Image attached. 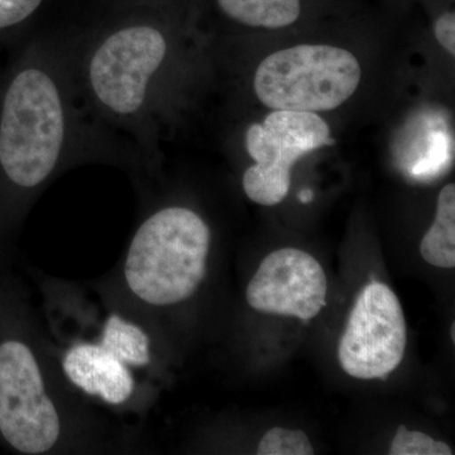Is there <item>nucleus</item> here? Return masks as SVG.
I'll return each mask as SVG.
<instances>
[{"mask_svg": "<svg viewBox=\"0 0 455 455\" xmlns=\"http://www.w3.org/2000/svg\"><path fill=\"white\" fill-rule=\"evenodd\" d=\"M88 116L66 44L32 42L0 80V181L31 194L77 155L103 145Z\"/></svg>", "mask_w": 455, "mask_h": 455, "instance_id": "obj_1", "label": "nucleus"}, {"mask_svg": "<svg viewBox=\"0 0 455 455\" xmlns=\"http://www.w3.org/2000/svg\"><path fill=\"white\" fill-rule=\"evenodd\" d=\"M66 49L94 122L128 134L143 151L155 147L176 55L169 29L155 20H123Z\"/></svg>", "mask_w": 455, "mask_h": 455, "instance_id": "obj_2", "label": "nucleus"}, {"mask_svg": "<svg viewBox=\"0 0 455 455\" xmlns=\"http://www.w3.org/2000/svg\"><path fill=\"white\" fill-rule=\"evenodd\" d=\"M211 239L208 224L191 209L154 212L140 224L125 259L131 291L155 307L188 300L205 277Z\"/></svg>", "mask_w": 455, "mask_h": 455, "instance_id": "obj_3", "label": "nucleus"}, {"mask_svg": "<svg viewBox=\"0 0 455 455\" xmlns=\"http://www.w3.org/2000/svg\"><path fill=\"white\" fill-rule=\"evenodd\" d=\"M361 77V65L349 51L299 44L266 57L253 84L257 98L269 109L317 113L346 103Z\"/></svg>", "mask_w": 455, "mask_h": 455, "instance_id": "obj_4", "label": "nucleus"}, {"mask_svg": "<svg viewBox=\"0 0 455 455\" xmlns=\"http://www.w3.org/2000/svg\"><path fill=\"white\" fill-rule=\"evenodd\" d=\"M333 145L328 123L316 113L274 110L245 133V149L256 163L243 175L245 196L259 205L283 203L296 161Z\"/></svg>", "mask_w": 455, "mask_h": 455, "instance_id": "obj_5", "label": "nucleus"}, {"mask_svg": "<svg viewBox=\"0 0 455 455\" xmlns=\"http://www.w3.org/2000/svg\"><path fill=\"white\" fill-rule=\"evenodd\" d=\"M0 433L16 451L31 455L51 451L61 433L37 359L22 341L0 344Z\"/></svg>", "mask_w": 455, "mask_h": 455, "instance_id": "obj_6", "label": "nucleus"}, {"mask_svg": "<svg viewBox=\"0 0 455 455\" xmlns=\"http://www.w3.org/2000/svg\"><path fill=\"white\" fill-rule=\"evenodd\" d=\"M407 326L396 293L387 284H367L349 314L338 357L358 379H386L403 362Z\"/></svg>", "mask_w": 455, "mask_h": 455, "instance_id": "obj_7", "label": "nucleus"}, {"mask_svg": "<svg viewBox=\"0 0 455 455\" xmlns=\"http://www.w3.org/2000/svg\"><path fill=\"white\" fill-rule=\"evenodd\" d=\"M245 295L254 310L309 323L326 305L328 280L311 254L283 248L262 260Z\"/></svg>", "mask_w": 455, "mask_h": 455, "instance_id": "obj_8", "label": "nucleus"}, {"mask_svg": "<svg viewBox=\"0 0 455 455\" xmlns=\"http://www.w3.org/2000/svg\"><path fill=\"white\" fill-rule=\"evenodd\" d=\"M62 366L76 387L112 405H121L133 394L130 368L100 344L75 346L66 353Z\"/></svg>", "mask_w": 455, "mask_h": 455, "instance_id": "obj_9", "label": "nucleus"}, {"mask_svg": "<svg viewBox=\"0 0 455 455\" xmlns=\"http://www.w3.org/2000/svg\"><path fill=\"white\" fill-rule=\"evenodd\" d=\"M217 4L229 20L254 28H284L301 14L300 0H217Z\"/></svg>", "mask_w": 455, "mask_h": 455, "instance_id": "obj_10", "label": "nucleus"}, {"mask_svg": "<svg viewBox=\"0 0 455 455\" xmlns=\"http://www.w3.org/2000/svg\"><path fill=\"white\" fill-rule=\"evenodd\" d=\"M423 259L431 266L454 268L455 266V187L443 188L438 196L435 220L420 244Z\"/></svg>", "mask_w": 455, "mask_h": 455, "instance_id": "obj_11", "label": "nucleus"}, {"mask_svg": "<svg viewBox=\"0 0 455 455\" xmlns=\"http://www.w3.org/2000/svg\"><path fill=\"white\" fill-rule=\"evenodd\" d=\"M100 346L127 366L145 367L151 361L148 335L118 315L108 317Z\"/></svg>", "mask_w": 455, "mask_h": 455, "instance_id": "obj_12", "label": "nucleus"}, {"mask_svg": "<svg viewBox=\"0 0 455 455\" xmlns=\"http://www.w3.org/2000/svg\"><path fill=\"white\" fill-rule=\"evenodd\" d=\"M259 455H313L314 448L302 430L272 427L260 439Z\"/></svg>", "mask_w": 455, "mask_h": 455, "instance_id": "obj_13", "label": "nucleus"}, {"mask_svg": "<svg viewBox=\"0 0 455 455\" xmlns=\"http://www.w3.org/2000/svg\"><path fill=\"white\" fill-rule=\"evenodd\" d=\"M390 454L451 455L453 451L444 442H439L421 431L409 430L405 425H400L392 440Z\"/></svg>", "mask_w": 455, "mask_h": 455, "instance_id": "obj_14", "label": "nucleus"}, {"mask_svg": "<svg viewBox=\"0 0 455 455\" xmlns=\"http://www.w3.org/2000/svg\"><path fill=\"white\" fill-rule=\"evenodd\" d=\"M44 0H0V32L25 22Z\"/></svg>", "mask_w": 455, "mask_h": 455, "instance_id": "obj_15", "label": "nucleus"}, {"mask_svg": "<svg viewBox=\"0 0 455 455\" xmlns=\"http://www.w3.org/2000/svg\"><path fill=\"white\" fill-rule=\"evenodd\" d=\"M435 37L445 50L455 55V14L445 13L435 23Z\"/></svg>", "mask_w": 455, "mask_h": 455, "instance_id": "obj_16", "label": "nucleus"}, {"mask_svg": "<svg viewBox=\"0 0 455 455\" xmlns=\"http://www.w3.org/2000/svg\"><path fill=\"white\" fill-rule=\"evenodd\" d=\"M299 199H300L301 203L307 204L310 203L311 200L314 199V194L311 190H302L300 194H299Z\"/></svg>", "mask_w": 455, "mask_h": 455, "instance_id": "obj_17", "label": "nucleus"}]
</instances>
